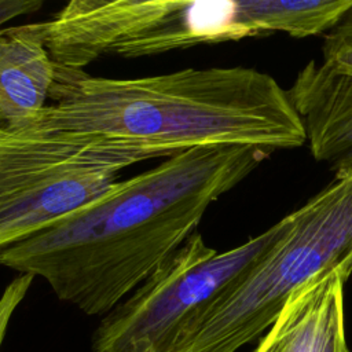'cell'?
Returning a JSON list of instances; mask_svg holds the SVG:
<instances>
[{
    "label": "cell",
    "instance_id": "obj_1",
    "mask_svg": "<svg viewBox=\"0 0 352 352\" xmlns=\"http://www.w3.org/2000/svg\"><path fill=\"white\" fill-rule=\"evenodd\" d=\"M267 151L194 147L118 180L98 201L0 250V265L43 278L87 315H106L197 232L206 209L249 176Z\"/></svg>",
    "mask_w": 352,
    "mask_h": 352
},
{
    "label": "cell",
    "instance_id": "obj_2",
    "mask_svg": "<svg viewBox=\"0 0 352 352\" xmlns=\"http://www.w3.org/2000/svg\"><path fill=\"white\" fill-rule=\"evenodd\" d=\"M50 99L23 121L144 160L194 147L254 146L272 153L305 143L286 89L252 67L110 78L56 66Z\"/></svg>",
    "mask_w": 352,
    "mask_h": 352
},
{
    "label": "cell",
    "instance_id": "obj_3",
    "mask_svg": "<svg viewBox=\"0 0 352 352\" xmlns=\"http://www.w3.org/2000/svg\"><path fill=\"white\" fill-rule=\"evenodd\" d=\"M333 271L352 274V172L285 216L270 248L179 336L172 352H235L267 331L287 300Z\"/></svg>",
    "mask_w": 352,
    "mask_h": 352
},
{
    "label": "cell",
    "instance_id": "obj_4",
    "mask_svg": "<svg viewBox=\"0 0 352 352\" xmlns=\"http://www.w3.org/2000/svg\"><path fill=\"white\" fill-rule=\"evenodd\" d=\"M56 66L140 58L256 36L245 0H72L38 23Z\"/></svg>",
    "mask_w": 352,
    "mask_h": 352
},
{
    "label": "cell",
    "instance_id": "obj_5",
    "mask_svg": "<svg viewBox=\"0 0 352 352\" xmlns=\"http://www.w3.org/2000/svg\"><path fill=\"white\" fill-rule=\"evenodd\" d=\"M142 155L25 121L0 122V250L107 194Z\"/></svg>",
    "mask_w": 352,
    "mask_h": 352
},
{
    "label": "cell",
    "instance_id": "obj_6",
    "mask_svg": "<svg viewBox=\"0 0 352 352\" xmlns=\"http://www.w3.org/2000/svg\"><path fill=\"white\" fill-rule=\"evenodd\" d=\"M285 217L242 245L219 253L199 232L107 312L92 334V352H172L197 314L249 268L278 238Z\"/></svg>",
    "mask_w": 352,
    "mask_h": 352
},
{
    "label": "cell",
    "instance_id": "obj_7",
    "mask_svg": "<svg viewBox=\"0 0 352 352\" xmlns=\"http://www.w3.org/2000/svg\"><path fill=\"white\" fill-rule=\"evenodd\" d=\"M312 157L334 175L352 172V73L309 60L286 91Z\"/></svg>",
    "mask_w": 352,
    "mask_h": 352
},
{
    "label": "cell",
    "instance_id": "obj_8",
    "mask_svg": "<svg viewBox=\"0 0 352 352\" xmlns=\"http://www.w3.org/2000/svg\"><path fill=\"white\" fill-rule=\"evenodd\" d=\"M348 278L333 271L293 293L253 352H349L344 316Z\"/></svg>",
    "mask_w": 352,
    "mask_h": 352
},
{
    "label": "cell",
    "instance_id": "obj_9",
    "mask_svg": "<svg viewBox=\"0 0 352 352\" xmlns=\"http://www.w3.org/2000/svg\"><path fill=\"white\" fill-rule=\"evenodd\" d=\"M56 77L38 23L0 29V120L18 122L41 111Z\"/></svg>",
    "mask_w": 352,
    "mask_h": 352
},
{
    "label": "cell",
    "instance_id": "obj_10",
    "mask_svg": "<svg viewBox=\"0 0 352 352\" xmlns=\"http://www.w3.org/2000/svg\"><path fill=\"white\" fill-rule=\"evenodd\" d=\"M322 55V60L352 73V6L326 33Z\"/></svg>",
    "mask_w": 352,
    "mask_h": 352
},
{
    "label": "cell",
    "instance_id": "obj_11",
    "mask_svg": "<svg viewBox=\"0 0 352 352\" xmlns=\"http://www.w3.org/2000/svg\"><path fill=\"white\" fill-rule=\"evenodd\" d=\"M34 276L29 274H18L3 290L0 296V348L6 338V333L10 320L19 307V304L26 297Z\"/></svg>",
    "mask_w": 352,
    "mask_h": 352
},
{
    "label": "cell",
    "instance_id": "obj_12",
    "mask_svg": "<svg viewBox=\"0 0 352 352\" xmlns=\"http://www.w3.org/2000/svg\"><path fill=\"white\" fill-rule=\"evenodd\" d=\"M41 7V0H0V25L14 18L32 14Z\"/></svg>",
    "mask_w": 352,
    "mask_h": 352
},
{
    "label": "cell",
    "instance_id": "obj_13",
    "mask_svg": "<svg viewBox=\"0 0 352 352\" xmlns=\"http://www.w3.org/2000/svg\"><path fill=\"white\" fill-rule=\"evenodd\" d=\"M0 122H3V121H1V120H0Z\"/></svg>",
    "mask_w": 352,
    "mask_h": 352
},
{
    "label": "cell",
    "instance_id": "obj_14",
    "mask_svg": "<svg viewBox=\"0 0 352 352\" xmlns=\"http://www.w3.org/2000/svg\"><path fill=\"white\" fill-rule=\"evenodd\" d=\"M349 352H351V351H349Z\"/></svg>",
    "mask_w": 352,
    "mask_h": 352
}]
</instances>
